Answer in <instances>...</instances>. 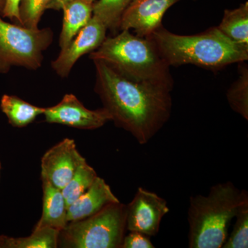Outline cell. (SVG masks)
I'll list each match as a JSON object with an SVG mask.
<instances>
[{"label":"cell","instance_id":"21","mask_svg":"<svg viewBox=\"0 0 248 248\" xmlns=\"http://www.w3.org/2000/svg\"><path fill=\"white\" fill-rule=\"evenodd\" d=\"M234 228L228 235L222 248H248V201L240 207Z\"/></svg>","mask_w":248,"mask_h":248},{"label":"cell","instance_id":"13","mask_svg":"<svg viewBox=\"0 0 248 248\" xmlns=\"http://www.w3.org/2000/svg\"><path fill=\"white\" fill-rule=\"evenodd\" d=\"M43 187V209L40 219L35 228L50 227L61 231L68 224L67 205L62 190L48 181L42 179Z\"/></svg>","mask_w":248,"mask_h":248},{"label":"cell","instance_id":"23","mask_svg":"<svg viewBox=\"0 0 248 248\" xmlns=\"http://www.w3.org/2000/svg\"><path fill=\"white\" fill-rule=\"evenodd\" d=\"M151 241V236L139 232H130L125 235L121 248H154Z\"/></svg>","mask_w":248,"mask_h":248},{"label":"cell","instance_id":"26","mask_svg":"<svg viewBox=\"0 0 248 248\" xmlns=\"http://www.w3.org/2000/svg\"><path fill=\"white\" fill-rule=\"evenodd\" d=\"M9 236L0 235V248H9Z\"/></svg>","mask_w":248,"mask_h":248},{"label":"cell","instance_id":"24","mask_svg":"<svg viewBox=\"0 0 248 248\" xmlns=\"http://www.w3.org/2000/svg\"><path fill=\"white\" fill-rule=\"evenodd\" d=\"M21 0H6L4 11L2 13L3 17L9 18L21 25L20 15H19V4Z\"/></svg>","mask_w":248,"mask_h":248},{"label":"cell","instance_id":"20","mask_svg":"<svg viewBox=\"0 0 248 248\" xmlns=\"http://www.w3.org/2000/svg\"><path fill=\"white\" fill-rule=\"evenodd\" d=\"M60 232L47 226L34 228L27 237H10L9 248H56Z\"/></svg>","mask_w":248,"mask_h":248},{"label":"cell","instance_id":"12","mask_svg":"<svg viewBox=\"0 0 248 248\" xmlns=\"http://www.w3.org/2000/svg\"><path fill=\"white\" fill-rule=\"evenodd\" d=\"M119 202L104 179L97 177L89 190L68 207V222L84 219L100 211L108 204Z\"/></svg>","mask_w":248,"mask_h":248},{"label":"cell","instance_id":"27","mask_svg":"<svg viewBox=\"0 0 248 248\" xmlns=\"http://www.w3.org/2000/svg\"><path fill=\"white\" fill-rule=\"evenodd\" d=\"M5 3L6 0H0V16H2L3 11H4Z\"/></svg>","mask_w":248,"mask_h":248},{"label":"cell","instance_id":"17","mask_svg":"<svg viewBox=\"0 0 248 248\" xmlns=\"http://www.w3.org/2000/svg\"><path fill=\"white\" fill-rule=\"evenodd\" d=\"M98 177L86 160L78 166L71 180L62 189L67 208L86 192Z\"/></svg>","mask_w":248,"mask_h":248},{"label":"cell","instance_id":"5","mask_svg":"<svg viewBox=\"0 0 248 248\" xmlns=\"http://www.w3.org/2000/svg\"><path fill=\"white\" fill-rule=\"evenodd\" d=\"M126 231V205L108 204L92 216L68 222L58 246L71 248H121Z\"/></svg>","mask_w":248,"mask_h":248},{"label":"cell","instance_id":"18","mask_svg":"<svg viewBox=\"0 0 248 248\" xmlns=\"http://www.w3.org/2000/svg\"><path fill=\"white\" fill-rule=\"evenodd\" d=\"M132 0H99L93 3V17L102 22L107 30L120 29L121 19Z\"/></svg>","mask_w":248,"mask_h":248},{"label":"cell","instance_id":"29","mask_svg":"<svg viewBox=\"0 0 248 248\" xmlns=\"http://www.w3.org/2000/svg\"><path fill=\"white\" fill-rule=\"evenodd\" d=\"M0 170H1V164H0Z\"/></svg>","mask_w":248,"mask_h":248},{"label":"cell","instance_id":"15","mask_svg":"<svg viewBox=\"0 0 248 248\" xmlns=\"http://www.w3.org/2000/svg\"><path fill=\"white\" fill-rule=\"evenodd\" d=\"M1 110L13 126L23 128L32 123L37 116L43 115L45 108L32 105L17 96L4 94L0 102Z\"/></svg>","mask_w":248,"mask_h":248},{"label":"cell","instance_id":"10","mask_svg":"<svg viewBox=\"0 0 248 248\" xmlns=\"http://www.w3.org/2000/svg\"><path fill=\"white\" fill-rule=\"evenodd\" d=\"M180 0H132L121 19L120 29L135 31L136 35L148 37L162 26L167 10Z\"/></svg>","mask_w":248,"mask_h":248},{"label":"cell","instance_id":"1","mask_svg":"<svg viewBox=\"0 0 248 248\" xmlns=\"http://www.w3.org/2000/svg\"><path fill=\"white\" fill-rule=\"evenodd\" d=\"M94 63V91L111 121L131 134L140 144H146L170 117L171 91L127 79L104 62Z\"/></svg>","mask_w":248,"mask_h":248},{"label":"cell","instance_id":"16","mask_svg":"<svg viewBox=\"0 0 248 248\" xmlns=\"http://www.w3.org/2000/svg\"><path fill=\"white\" fill-rule=\"evenodd\" d=\"M218 29L231 40L248 47V2L233 10H225Z\"/></svg>","mask_w":248,"mask_h":248},{"label":"cell","instance_id":"25","mask_svg":"<svg viewBox=\"0 0 248 248\" xmlns=\"http://www.w3.org/2000/svg\"><path fill=\"white\" fill-rule=\"evenodd\" d=\"M72 0H51L49 3L47 9L60 10L63 9Z\"/></svg>","mask_w":248,"mask_h":248},{"label":"cell","instance_id":"14","mask_svg":"<svg viewBox=\"0 0 248 248\" xmlns=\"http://www.w3.org/2000/svg\"><path fill=\"white\" fill-rule=\"evenodd\" d=\"M93 5L84 0H72L63 8V20L60 37L62 49L66 48L93 16Z\"/></svg>","mask_w":248,"mask_h":248},{"label":"cell","instance_id":"11","mask_svg":"<svg viewBox=\"0 0 248 248\" xmlns=\"http://www.w3.org/2000/svg\"><path fill=\"white\" fill-rule=\"evenodd\" d=\"M107 27L92 16L69 45L62 49L58 58L52 62V67L57 74L62 78L68 76L75 63L82 55L94 51L102 45L107 37Z\"/></svg>","mask_w":248,"mask_h":248},{"label":"cell","instance_id":"8","mask_svg":"<svg viewBox=\"0 0 248 248\" xmlns=\"http://www.w3.org/2000/svg\"><path fill=\"white\" fill-rule=\"evenodd\" d=\"M43 115L48 123L62 124L82 130L101 128L111 121L110 115L104 108L89 110L73 94H66L57 105L46 108Z\"/></svg>","mask_w":248,"mask_h":248},{"label":"cell","instance_id":"19","mask_svg":"<svg viewBox=\"0 0 248 248\" xmlns=\"http://www.w3.org/2000/svg\"><path fill=\"white\" fill-rule=\"evenodd\" d=\"M239 63V78L228 90L226 97L231 108L248 121V67L246 62Z\"/></svg>","mask_w":248,"mask_h":248},{"label":"cell","instance_id":"3","mask_svg":"<svg viewBox=\"0 0 248 248\" xmlns=\"http://www.w3.org/2000/svg\"><path fill=\"white\" fill-rule=\"evenodd\" d=\"M90 58L104 62L132 81L172 91L174 81L169 63L148 37L122 31L119 35L106 37L96 51L91 52Z\"/></svg>","mask_w":248,"mask_h":248},{"label":"cell","instance_id":"7","mask_svg":"<svg viewBox=\"0 0 248 248\" xmlns=\"http://www.w3.org/2000/svg\"><path fill=\"white\" fill-rule=\"evenodd\" d=\"M169 212L166 200L140 187L126 205V231L139 232L151 237L156 236L163 218Z\"/></svg>","mask_w":248,"mask_h":248},{"label":"cell","instance_id":"2","mask_svg":"<svg viewBox=\"0 0 248 248\" xmlns=\"http://www.w3.org/2000/svg\"><path fill=\"white\" fill-rule=\"evenodd\" d=\"M148 37L170 66L192 64L219 70L248 60V47L231 40L218 27L197 35H180L162 25Z\"/></svg>","mask_w":248,"mask_h":248},{"label":"cell","instance_id":"22","mask_svg":"<svg viewBox=\"0 0 248 248\" xmlns=\"http://www.w3.org/2000/svg\"><path fill=\"white\" fill-rule=\"evenodd\" d=\"M51 0H21L19 4L21 25L28 29H38L41 17Z\"/></svg>","mask_w":248,"mask_h":248},{"label":"cell","instance_id":"6","mask_svg":"<svg viewBox=\"0 0 248 248\" xmlns=\"http://www.w3.org/2000/svg\"><path fill=\"white\" fill-rule=\"evenodd\" d=\"M53 39V31L49 28L28 29L5 22L0 17V73H7L13 66L31 70L40 68L43 52Z\"/></svg>","mask_w":248,"mask_h":248},{"label":"cell","instance_id":"9","mask_svg":"<svg viewBox=\"0 0 248 248\" xmlns=\"http://www.w3.org/2000/svg\"><path fill=\"white\" fill-rule=\"evenodd\" d=\"M85 158L77 149L76 142L64 139L48 150L41 159V178L62 190Z\"/></svg>","mask_w":248,"mask_h":248},{"label":"cell","instance_id":"28","mask_svg":"<svg viewBox=\"0 0 248 248\" xmlns=\"http://www.w3.org/2000/svg\"><path fill=\"white\" fill-rule=\"evenodd\" d=\"M84 1H86V2L90 3V4H93V3H94V0H84Z\"/></svg>","mask_w":248,"mask_h":248},{"label":"cell","instance_id":"4","mask_svg":"<svg viewBox=\"0 0 248 248\" xmlns=\"http://www.w3.org/2000/svg\"><path fill=\"white\" fill-rule=\"evenodd\" d=\"M248 201L247 191L240 190L231 182L212 186L207 196L190 197L187 211L188 247L222 248L232 221Z\"/></svg>","mask_w":248,"mask_h":248}]
</instances>
